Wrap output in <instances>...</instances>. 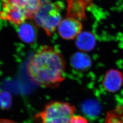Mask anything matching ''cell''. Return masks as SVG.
Returning <instances> with one entry per match:
<instances>
[{"instance_id": "11", "label": "cell", "mask_w": 123, "mask_h": 123, "mask_svg": "<svg viewBox=\"0 0 123 123\" xmlns=\"http://www.w3.org/2000/svg\"><path fill=\"white\" fill-rule=\"evenodd\" d=\"M105 123H123V112L120 106L115 110L107 113Z\"/></svg>"}, {"instance_id": "12", "label": "cell", "mask_w": 123, "mask_h": 123, "mask_svg": "<svg viewBox=\"0 0 123 123\" xmlns=\"http://www.w3.org/2000/svg\"><path fill=\"white\" fill-rule=\"evenodd\" d=\"M12 105V97L6 92H0V108L9 109Z\"/></svg>"}, {"instance_id": "15", "label": "cell", "mask_w": 123, "mask_h": 123, "mask_svg": "<svg viewBox=\"0 0 123 123\" xmlns=\"http://www.w3.org/2000/svg\"><path fill=\"white\" fill-rule=\"evenodd\" d=\"M70 123H79L76 122H74V121H71Z\"/></svg>"}, {"instance_id": "1", "label": "cell", "mask_w": 123, "mask_h": 123, "mask_svg": "<svg viewBox=\"0 0 123 123\" xmlns=\"http://www.w3.org/2000/svg\"><path fill=\"white\" fill-rule=\"evenodd\" d=\"M66 62L57 49L49 46L41 47L30 58L27 65L31 82L44 88L57 87L65 79Z\"/></svg>"}, {"instance_id": "4", "label": "cell", "mask_w": 123, "mask_h": 123, "mask_svg": "<svg viewBox=\"0 0 123 123\" xmlns=\"http://www.w3.org/2000/svg\"><path fill=\"white\" fill-rule=\"evenodd\" d=\"M42 2L41 0H3L2 7H7L22 14L27 20L33 19Z\"/></svg>"}, {"instance_id": "8", "label": "cell", "mask_w": 123, "mask_h": 123, "mask_svg": "<svg viewBox=\"0 0 123 123\" xmlns=\"http://www.w3.org/2000/svg\"><path fill=\"white\" fill-rule=\"evenodd\" d=\"M76 38L77 47L83 51L92 50L96 43L94 37L91 33L88 31L81 32Z\"/></svg>"}, {"instance_id": "10", "label": "cell", "mask_w": 123, "mask_h": 123, "mask_svg": "<svg viewBox=\"0 0 123 123\" xmlns=\"http://www.w3.org/2000/svg\"><path fill=\"white\" fill-rule=\"evenodd\" d=\"M71 62L75 68L84 70L90 66L91 60L87 55L82 53H77L72 57Z\"/></svg>"}, {"instance_id": "5", "label": "cell", "mask_w": 123, "mask_h": 123, "mask_svg": "<svg viewBox=\"0 0 123 123\" xmlns=\"http://www.w3.org/2000/svg\"><path fill=\"white\" fill-rule=\"evenodd\" d=\"M83 24L76 18L68 17L62 19L57 27L58 34L63 39L76 38L82 32Z\"/></svg>"}, {"instance_id": "3", "label": "cell", "mask_w": 123, "mask_h": 123, "mask_svg": "<svg viewBox=\"0 0 123 123\" xmlns=\"http://www.w3.org/2000/svg\"><path fill=\"white\" fill-rule=\"evenodd\" d=\"M62 7L57 3H42L33 19L36 24L42 28L46 34L52 35L62 20Z\"/></svg>"}, {"instance_id": "9", "label": "cell", "mask_w": 123, "mask_h": 123, "mask_svg": "<svg viewBox=\"0 0 123 123\" xmlns=\"http://www.w3.org/2000/svg\"><path fill=\"white\" fill-rule=\"evenodd\" d=\"M82 110L88 118L95 119L100 114L101 108L97 101L94 99H88L83 103Z\"/></svg>"}, {"instance_id": "13", "label": "cell", "mask_w": 123, "mask_h": 123, "mask_svg": "<svg viewBox=\"0 0 123 123\" xmlns=\"http://www.w3.org/2000/svg\"><path fill=\"white\" fill-rule=\"evenodd\" d=\"M0 123H19L10 119H0Z\"/></svg>"}, {"instance_id": "14", "label": "cell", "mask_w": 123, "mask_h": 123, "mask_svg": "<svg viewBox=\"0 0 123 123\" xmlns=\"http://www.w3.org/2000/svg\"><path fill=\"white\" fill-rule=\"evenodd\" d=\"M120 108H121V110H122L123 111V105H122V106H120Z\"/></svg>"}, {"instance_id": "2", "label": "cell", "mask_w": 123, "mask_h": 123, "mask_svg": "<svg viewBox=\"0 0 123 123\" xmlns=\"http://www.w3.org/2000/svg\"><path fill=\"white\" fill-rule=\"evenodd\" d=\"M75 112L74 106L68 103L52 101L36 115L35 123H70Z\"/></svg>"}, {"instance_id": "7", "label": "cell", "mask_w": 123, "mask_h": 123, "mask_svg": "<svg viewBox=\"0 0 123 123\" xmlns=\"http://www.w3.org/2000/svg\"><path fill=\"white\" fill-rule=\"evenodd\" d=\"M18 34L20 38L27 43H34L37 37V31L35 26L29 22H24L19 25Z\"/></svg>"}, {"instance_id": "6", "label": "cell", "mask_w": 123, "mask_h": 123, "mask_svg": "<svg viewBox=\"0 0 123 123\" xmlns=\"http://www.w3.org/2000/svg\"><path fill=\"white\" fill-rule=\"evenodd\" d=\"M123 84V73L117 69H110L104 76L102 85L108 92H115L118 91Z\"/></svg>"}]
</instances>
